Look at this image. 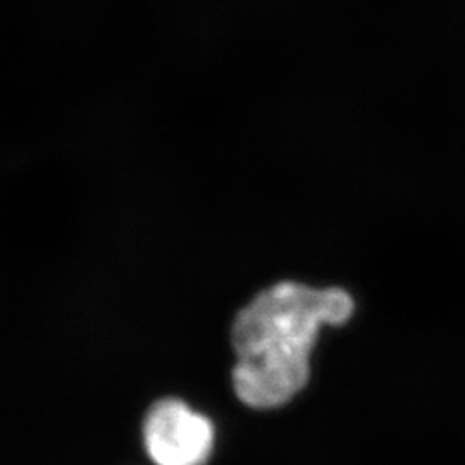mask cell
I'll return each mask as SVG.
<instances>
[{
	"label": "cell",
	"instance_id": "1",
	"mask_svg": "<svg viewBox=\"0 0 465 465\" xmlns=\"http://www.w3.org/2000/svg\"><path fill=\"white\" fill-rule=\"evenodd\" d=\"M355 312L343 288L282 282L255 295L234 317L232 390L257 411L286 405L307 386L311 353L322 326H341Z\"/></svg>",
	"mask_w": 465,
	"mask_h": 465
},
{
	"label": "cell",
	"instance_id": "2",
	"mask_svg": "<svg viewBox=\"0 0 465 465\" xmlns=\"http://www.w3.org/2000/svg\"><path fill=\"white\" fill-rule=\"evenodd\" d=\"M143 438L153 464L205 465L214 447V428L182 400L164 399L150 407Z\"/></svg>",
	"mask_w": 465,
	"mask_h": 465
}]
</instances>
